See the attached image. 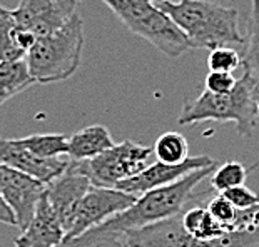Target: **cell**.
<instances>
[{"instance_id":"f546056e","label":"cell","mask_w":259,"mask_h":247,"mask_svg":"<svg viewBox=\"0 0 259 247\" xmlns=\"http://www.w3.org/2000/svg\"><path fill=\"white\" fill-rule=\"evenodd\" d=\"M256 114H257V117H259V98H257V102H256Z\"/></svg>"},{"instance_id":"30bf717a","label":"cell","mask_w":259,"mask_h":247,"mask_svg":"<svg viewBox=\"0 0 259 247\" xmlns=\"http://www.w3.org/2000/svg\"><path fill=\"white\" fill-rule=\"evenodd\" d=\"M47 184L14 167L0 164V194L15 214L17 226L24 230L34 217L37 204L46 195Z\"/></svg>"},{"instance_id":"7a4b0ae2","label":"cell","mask_w":259,"mask_h":247,"mask_svg":"<svg viewBox=\"0 0 259 247\" xmlns=\"http://www.w3.org/2000/svg\"><path fill=\"white\" fill-rule=\"evenodd\" d=\"M191 43V48L244 45L239 12L212 0H166L159 4Z\"/></svg>"},{"instance_id":"2e32d148","label":"cell","mask_w":259,"mask_h":247,"mask_svg":"<svg viewBox=\"0 0 259 247\" xmlns=\"http://www.w3.org/2000/svg\"><path fill=\"white\" fill-rule=\"evenodd\" d=\"M201 204H196L191 207L186 206L179 214L181 224H183V227L186 229L187 234L192 235V237L197 240H214L231 232L228 227H224L223 224H219L216 219L212 217V214L207 211L206 206H201Z\"/></svg>"},{"instance_id":"52a82bcc","label":"cell","mask_w":259,"mask_h":247,"mask_svg":"<svg viewBox=\"0 0 259 247\" xmlns=\"http://www.w3.org/2000/svg\"><path fill=\"white\" fill-rule=\"evenodd\" d=\"M154 157V147L137 144L134 140H124L120 144H114L101 156L85 161V167L92 185L115 189L117 184L141 174L147 166H151Z\"/></svg>"},{"instance_id":"d6986e66","label":"cell","mask_w":259,"mask_h":247,"mask_svg":"<svg viewBox=\"0 0 259 247\" xmlns=\"http://www.w3.org/2000/svg\"><path fill=\"white\" fill-rule=\"evenodd\" d=\"M19 25L15 22L14 12L0 7V62L25 59L27 54L17 43Z\"/></svg>"},{"instance_id":"5bb4252c","label":"cell","mask_w":259,"mask_h":247,"mask_svg":"<svg viewBox=\"0 0 259 247\" xmlns=\"http://www.w3.org/2000/svg\"><path fill=\"white\" fill-rule=\"evenodd\" d=\"M65 239V229L44 195L32 221L15 239V247H57Z\"/></svg>"},{"instance_id":"e0dca14e","label":"cell","mask_w":259,"mask_h":247,"mask_svg":"<svg viewBox=\"0 0 259 247\" xmlns=\"http://www.w3.org/2000/svg\"><path fill=\"white\" fill-rule=\"evenodd\" d=\"M241 65L256 87L259 95V0H251V14L247 22V35L241 54Z\"/></svg>"},{"instance_id":"8992f818","label":"cell","mask_w":259,"mask_h":247,"mask_svg":"<svg viewBox=\"0 0 259 247\" xmlns=\"http://www.w3.org/2000/svg\"><path fill=\"white\" fill-rule=\"evenodd\" d=\"M179 214L166 221L129 230L122 239L129 247H259V232L242 230H231L214 240H197L186 232Z\"/></svg>"},{"instance_id":"7402d4cb","label":"cell","mask_w":259,"mask_h":247,"mask_svg":"<svg viewBox=\"0 0 259 247\" xmlns=\"http://www.w3.org/2000/svg\"><path fill=\"white\" fill-rule=\"evenodd\" d=\"M247 177V167L238 161H229L223 164L221 167H216V171L211 174V187L216 192H224L233 187L244 185Z\"/></svg>"},{"instance_id":"484cf974","label":"cell","mask_w":259,"mask_h":247,"mask_svg":"<svg viewBox=\"0 0 259 247\" xmlns=\"http://www.w3.org/2000/svg\"><path fill=\"white\" fill-rule=\"evenodd\" d=\"M219 194H223L238 211H244V209H249V207L259 206V194L252 192L251 189H247L246 185L228 189L224 192H219Z\"/></svg>"},{"instance_id":"83f0119b","label":"cell","mask_w":259,"mask_h":247,"mask_svg":"<svg viewBox=\"0 0 259 247\" xmlns=\"http://www.w3.org/2000/svg\"><path fill=\"white\" fill-rule=\"evenodd\" d=\"M0 222L7 224V226H17V219H15V214L9 207L7 202L4 201L2 194H0Z\"/></svg>"},{"instance_id":"9c48e42d","label":"cell","mask_w":259,"mask_h":247,"mask_svg":"<svg viewBox=\"0 0 259 247\" xmlns=\"http://www.w3.org/2000/svg\"><path fill=\"white\" fill-rule=\"evenodd\" d=\"M91 185L92 180L89 172H87L85 161H70L69 167L57 179L47 184L46 197L54 212H56V216L59 217L60 224L64 226L65 235L69 234L70 227H72L79 202L85 195V192L91 189Z\"/></svg>"},{"instance_id":"44dd1931","label":"cell","mask_w":259,"mask_h":247,"mask_svg":"<svg viewBox=\"0 0 259 247\" xmlns=\"http://www.w3.org/2000/svg\"><path fill=\"white\" fill-rule=\"evenodd\" d=\"M24 144L42 159H59L67 156V135L64 134H32L22 137Z\"/></svg>"},{"instance_id":"603a6c76","label":"cell","mask_w":259,"mask_h":247,"mask_svg":"<svg viewBox=\"0 0 259 247\" xmlns=\"http://www.w3.org/2000/svg\"><path fill=\"white\" fill-rule=\"evenodd\" d=\"M209 70L212 72H231L241 65V54L231 47H218L209 52L207 57Z\"/></svg>"},{"instance_id":"9a60e30c","label":"cell","mask_w":259,"mask_h":247,"mask_svg":"<svg viewBox=\"0 0 259 247\" xmlns=\"http://www.w3.org/2000/svg\"><path fill=\"white\" fill-rule=\"evenodd\" d=\"M67 156L70 161L84 162L111 149L114 145V140L107 127H104L101 124H94L70 135L67 139Z\"/></svg>"},{"instance_id":"4316f807","label":"cell","mask_w":259,"mask_h":247,"mask_svg":"<svg viewBox=\"0 0 259 247\" xmlns=\"http://www.w3.org/2000/svg\"><path fill=\"white\" fill-rule=\"evenodd\" d=\"M238 79L231 72H209L206 77V90L214 94H228L236 87Z\"/></svg>"},{"instance_id":"8fae6325","label":"cell","mask_w":259,"mask_h":247,"mask_svg":"<svg viewBox=\"0 0 259 247\" xmlns=\"http://www.w3.org/2000/svg\"><path fill=\"white\" fill-rule=\"evenodd\" d=\"M77 0H20L12 12L19 29L34 32L38 38L67 24L77 14Z\"/></svg>"},{"instance_id":"6da1fadb","label":"cell","mask_w":259,"mask_h":247,"mask_svg":"<svg viewBox=\"0 0 259 247\" xmlns=\"http://www.w3.org/2000/svg\"><path fill=\"white\" fill-rule=\"evenodd\" d=\"M216 164L204 169H197V171L184 175L178 182L166 185V187L146 192V194L137 197V201L129 209L115 214L106 222H102L101 226L92 227L82 235H87V237H109V235L122 237L129 230L151 226V224L178 216L194 197L196 185L202 182L206 177H211V174L216 171Z\"/></svg>"},{"instance_id":"ba28073f","label":"cell","mask_w":259,"mask_h":247,"mask_svg":"<svg viewBox=\"0 0 259 247\" xmlns=\"http://www.w3.org/2000/svg\"><path fill=\"white\" fill-rule=\"evenodd\" d=\"M136 201L137 195L120 189L91 185V189L85 192V195L79 202L72 227H70L69 234L65 235V239L79 237L92 227L101 226L102 222H106L115 214L129 209Z\"/></svg>"},{"instance_id":"7c38bea8","label":"cell","mask_w":259,"mask_h":247,"mask_svg":"<svg viewBox=\"0 0 259 247\" xmlns=\"http://www.w3.org/2000/svg\"><path fill=\"white\" fill-rule=\"evenodd\" d=\"M216 164L209 156H196L189 157L183 164H164L161 161L152 162L151 166H147L141 174L134 175L124 182L117 184L115 189H120L124 192L134 195H142L149 190L166 187L174 182H178L179 179H183L184 175L197 171V169H204Z\"/></svg>"},{"instance_id":"f1b7e54d","label":"cell","mask_w":259,"mask_h":247,"mask_svg":"<svg viewBox=\"0 0 259 247\" xmlns=\"http://www.w3.org/2000/svg\"><path fill=\"white\" fill-rule=\"evenodd\" d=\"M152 2H154V4H157V5H159V4H162V2H166V0H152ZM214 2H219V0H214Z\"/></svg>"},{"instance_id":"4dcf8cb0","label":"cell","mask_w":259,"mask_h":247,"mask_svg":"<svg viewBox=\"0 0 259 247\" xmlns=\"http://www.w3.org/2000/svg\"><path fill=\"white\" fill-rule=\"evenodd\" d=\"M77 2H80V0H77Z\"/></svg>"},{"instance_id":"4fadbf2b","label":"cell","mask_w":259,"mask_h":247,"mask_svg":"<svg viewBox=\"0 0 259 247\" xmlns=\"http://www.w3.org/2000/svg\"><path fill=\"white\" fill-rule=\"evenodd\" d=\"M70 159H42L24 144L22 139H0V164L29 174L44 184L52 182L65 169Z\"/></svg>"},{"instance_id":"5b68a950","label":"cell","mask_w":259,"mask_h":247,"mask_svg":"<svg viewBox=\"0 0 259 247\" xmlns=\"http://www.w3.org/2000/svg\"><path fill=\"white\" fill-rule=\"evenodd\" d=\"M134 35L152 43L159 52L178 59L191 48L172 19L152 0H102Z\"/></svg>"},{"instance_id":"3957f363","label":"cell","mask_w":259,"mask_h":247,"mask_svg":"<svg viewBox=\"0 0 259 247\" xmlns=\"http://www.w3.org/2000/svg\"><path fill=\"white\" fill-rule=\"evenodd\" d=\"M84 20L74 14L67 24L37 38L25 62L35 84H56L70 79L82 62Z\"/></svg>"},{"instance_id":"cb8c5ba5","label":"cell","mask_w":259,"mask_h":247,"mask_svg":"<svg viewBox=\"0 0 259 247\" xmlns=\"http://www.w3.org/2000/svg\"><path fill=\"white\" fill-rule=\"evenodd\" d=\"M206 207L219 224H223L224 227H228L231 230V226L234 224L236 216H238V209H236V207L231 204L223 194H219L218 192L216 195L207 197Z\"/></svg>"},{"instance_id":"ffe728a7","label":"cell","mask_w":259,"mask_h":247,"mask_svg":"<svg viewBox=\"0 0 259 247\" xmlns=\"http://www.w3.org/2000/svg\"><path fill=\"white\" fill-rule=\"evenodd\" d=\"M187 154H189V144L186 137L174 130L159 135L154 144V156L164 164H183L189 159Z\"/></svg>"},{"instance_id":"277c9868","label":"cell","mask_w":259,"mask_h":247,"mask_svg":"<svg viewBox=\"0 0 259 247\" xmlns=\"http://www.w3.org/2000/svg\"><path fill=\"white\" fill-rule=\"evenodd\" d=\"M256 87L244 74L236 82V87L228 94H214L204 90L192 101H186L178 122L181 125H191L197 122H234L236 130L241 137H251L256 119Z\"/></svg>"},{"instance_id":"d4e9b609","label":"cell","mask_w":259,"mask_h":247,"mask_svg":"<svg viewBox=\"0 0 259 247\" xmlns=\"http://www.w3.org/2000/svg\"><path fill=\"white\" fill-rule=\"evenodd\" d=\"M57 247H129L125 240L117 235H109V237H87L79 235L74 239H65Z\"/></svg>"},{"instance_id":"ac0fdd59","label":"cell","mask_w":259,"mask_h":247,"mask_svg":"<svg viewBox=\"0 0 259 247\" xmlns=\"http://www.w3.org/2000/svg\"><path fill=\"white\" fill-rule=\"evenodd\" d=\"M34 84L25 59L0 62V106Z\"/></svg>"}]
</instances>
